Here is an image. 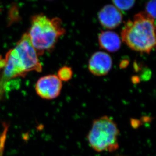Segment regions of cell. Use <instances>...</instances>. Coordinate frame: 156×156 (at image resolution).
<instances>
[{"label": "cell", "instance_id": "obj_1", "mask_svg": "<svg viewBox=\"0 0 156 156\" xmlns=\"http://www.w3.org/2000/svg\"><path fill=\"white\" fill-rule=\"evenodd\" d=\"M121 36V41L133 50L149 54L156 46L155 20L140 12L125 23Z\"/></svg>", "mask_w": 156, "mask_h": 156}, {"label": "cell", "instance_id": "obj_2", "mask_svg": "<svg viewBox=\"0 0 156 156\" xmlns=\"http://www.w3.org/2000/svg\"><path fill=\"white\" fill-rule=\"evenodd\" d=\"M66 33L62 21L58 17L50 18L43 14L31 18V25L27 33L31 44L38 56L51 51L59 38Z\"/></svg>", "mask_w": 156, "mask_h": 156}, {"label": "cell", "instance_id": "obj_3", "mask_svg": "<svg viewBox=\"0 0 156 156\" xmlns=\"http://www.w3.org/2000/svg\"><path fill=\"white\" fill-rule=\"evenodd\" d=\"M119 134L116 123L105 115L93 120L87 137L90 147L96 152H113L119 148Z\"/></svg>", "mask_w": 156, "mask_h": 156}, {"label": "cell", "instance_id": "obj_4", "mask_svg": "<svg viewBox=\"0 0 156 156\" xmlns=\"http://www.w3.org/2000/svg\"><path fill=\"white\" fill-rule=\"evenodd\" d=\"M14 50L25 73L33 71L41 72L43 69L42 65L27 33H25L21 37Z\"/></svg>", "mask_w": 156, "mask_h": 156}, {"label": "cell", "instance_id": "obj_5", "mask_svg": "<svg viewBox=\"0 0 156 156\" xmlns=\"http://www.w3.org/2000/svg\"><path fill=\"white\" fill-rule=\"evenodd\" d=\"M62 81L56 75L41 77L35 84V91L40 97L46 100L57 98L62 90Z\"/></svg>", "mask_w": 156, "mask_h": 156}, {"label": "cell", "instance_id": "obj_6", "mask_svg": "<svg viewBox=\"0 0 156 156\" xmlns=\"http://www.w3.org/2000/svg\"><path fill=\"white\" fill-rule=\"evenodd\" d=\"M2 61L0 66L3 68V75L0 85L8 80L17 77L23 76L26 74L14 49L8 52L5 58Z\"/></svg>", "mask_w": 156, "mask_h": 156}, {"label": "cell", "instance_id": "obj_7", "mask_svg": "<svg viewBox=\"0 0 156 156\" xmlns=\"http://www.w3.org/2000/svg\"><path fill=\"white\" fill-rule=\"evenodd\" d=\"M112 58L106 52L98 51L92 55L88 61V68L93 75L103 76L109 73L112 67Z\"/></svg>", "mask_w": 156, "mask_h": 156}, {"label": "cell", "instance_id": "obj_8", "mask_svg": "<svg viewBox=\"0 0 156 156\" xmlns=\"http://www.w3.org/2000/svg\"><path fill=\"white\" fill-rule=\"evenodd\" d=\"M101 24L108 29L116 28L121 24L123 16L121 11L113 5H107L101 9L98 13Z\"/></svg>", "mask_w": 156, "mask_h": 156}, {"label": "cell", "instance_id": "obj_9", "mask_svg": "<svg viewBox=\"0 0 156 156\" xmlns=\"http://www.w3.org/2000/svg\"><path fill=\"white\" fill-rule=\"evenodd\" d=\"M98 41L101 48L109 52H117L121 47V38L114 31H102L99 34Z\"/></svg>", "mask_w": 156, "mask_h": 156}, {"label": "cell", "instance_id": "obj_10", "mask_svg": "<svg viewBox=\"0 0 156 156\" xmlns=\"http://www.w3.org/2000/svg\"><path fill=\"white\" fill-rule=\"evenodd\" d=\"M72 75H73V71L72 69L69 67L65 66L62 67L61 68L58 72V74L57 76L60 79L61 81H68L71 79Z\"/></svg>", "mask_w": 156, "mask_h": 156}, {"label": "cell", "instance_id": "obj_11", "mask_svg": "<svg viewBox=\"0 0 156 156\" xmlns=\"http://www.w3.org/2000/svg\"><path fill=\"white\" fill-rule=\"evenodd\" d=\"M9 126L7 123H3V130L0 134V156H3L4 155Z\"/></svg>", "mask_w": 156, "mask_h": 156}, {"label": "cell", "instance_id": "obj_12", "mask_svg": "<svg viewBox=\"0 0 156 156\" xmlns=\"http://www.w3.org/2000/svg\"><path fill=\"white\" fill-rule=\"evenodd\" d=\"M136 1L130 0V1H113L114 6L120 10H128L131 9L134 6Z\"/></svg>", "mask_w": 156, "mask_h": 156}, {"label": "cell", "instance_id": "obj_13", "mask_svg": "<svg viewBox=\"0 0 156 156\" xmlns=\"http://www.w3.org/2000/svg\"><path fill=\"white\" fill-rule=\"evenodd\" d=\"M146 13L149 16L155 19L156 17V1H150L146 5Z\"/></svg>", "mask_w": 156, "mask_h": 156}, {"label": "cell", "instance_id": "obj_14", "mask_svg": "<svg viewBox=\"0 0 156 156\" xmlns=\"http://www.w3.org/2000/svg\"><path fill=\"white\" fill-rule=\"evenodd\" d=\"M0 10H1V8H0Z\"/></svg>", "mask_w": 156, "mask_h": 156}]
</instances>
